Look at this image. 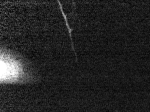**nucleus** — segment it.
Returning <instances> with one entry per match:
<instances>
[{"mask_svg": "<svg viewBox=\"0 0 150 112\" xmlns=\"http://www.w3.org/2000/svg\"><path fill=\"white\" fill-rule=\"evenodd\" d=\"M21 58L9 51H1V78L3 82L18 81L21 74Z\"/></svg>", "mask_w": 150, "mask_h": 112, "instance_id": "obj_1", "label": "nucleus"}]
</instances>
